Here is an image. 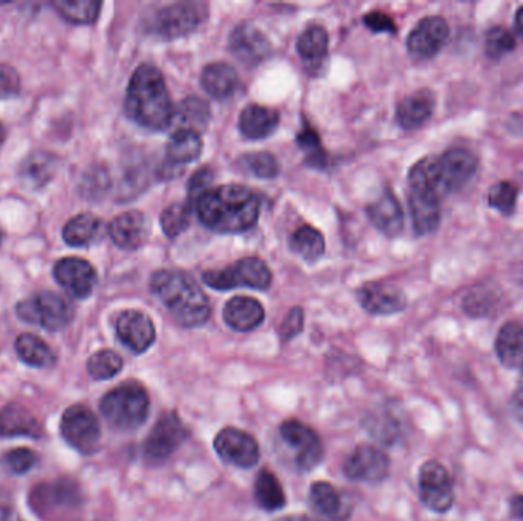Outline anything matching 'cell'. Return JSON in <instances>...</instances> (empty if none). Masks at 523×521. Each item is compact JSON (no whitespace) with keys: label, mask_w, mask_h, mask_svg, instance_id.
Returning <instances> with one entry per match:
<instances>
[{"label":"cell","mask_w":523,"mask_h":521,"mask_svg":"<svg viewBox=\"0 0 523 521\" xmlns=\"http://www.w3.org/2000/svg\"><path fill=\"white\" fill-rule=\"evenodd\" d=\"M109 234L123 250H138L149 234L146 217L140 211H126L111 222Z\"/></svg>","instance_id":"cell-23"},{"label":"cell","mask_w":523,"mask_h":521,"mask_svg":"<svg viewBox=\"0 0 523 521\" xmlns=\"http://www.w3.org/2000/svg\"><path fill=\"white\" fill-rule=\"evenodd\" d=\"M101 228L103 225L94 214H78L63 228V240L69 246H88L100 239Z\"/></svg>","instance_id":"cell-35"},{"label":"cell","mask_w":523,"mask_h":521,"mask_svg":"<svg viewBox=\"0 0 523 521\" xmlns=\"http://www.w3.org/2000/svg\"><path fill=\"white\" fill-rule=\"evenodd\" d=\"M329 37L325 28L320 25H311L300 34L297 40V52L303 63L308 66L309 72L316 71L322 66L328 56Z\"/></svg>","instance_id":"cell-30"},{"label":"cell","mask_w":523,"mask_h":521,"mask_svg":"<svg viewBox=\"0 0 523 521\" xmlns=\"http://www.w3.org/2000/svg\"><path fill=\"white\" fill-rule=\"evenodd\" d=\"M280 437L294 453V462L302 471L319 465L323 457V445L316 431L299 421H286L280 427Z\"/></svg>","instance_id":"cell-12"},{"label":"cell","mask_w":523,"mask_h":521,"mask_svg":"<svg viewBox=\"0 0 523 521\" xmlns=\"http://www.w3.org/2000/svg\"><path fill=\"white\" fill-rule=\"evenodd\" d=\"M389 457L380 448L361 445L346 459L343 471L355 482L378 483L389 474Z\"/></svg>","instance_id":"cell-15"},{"label":"cell","mask_w":523,"mask_h":521,"mask_svg":"<svg viewBox=\"0 0 523 521\" xmlns=\"http://www.w3.org/2000/svg\"><path fill=\"white\" fill-rule=\"evenodd\" d=\"M212 120V112L207 101L198 97L186 98L173 107L172 124L176 130H204Z\"/></svg>","instance_id":"cell-31"},{"label":"cell","mask_w":523,"mask_h":521,"mask_svg":"<svg viewBox=\"0 0 523 521\" xmlns=\"http://www.w3.org/2000/svg\"><path fill=\"white\" fill-rule=\"evenodd\" d=\"M16 352L23 363L37 369H48L57 361L56 353L51 347L33 334H22L16 340Z\"/></svg>","instance_id":"cell-34"},{"label":"cell","mask_w":523,"mask_h":521,"mask_svg":"<svg viewBox=\"0 0 523 521\" xmlns=\"http://www.w3.org/2000/svg\"><path fill=\"white\" fill-rule=\"evenodd\" d=\"M43 430L39 419L28 408L20 404H8L0 410V439L4 437L42 436Z\"/></svg>","instance_id":"cell-24"},{"label":"cell","mask_w":523,"mask_h":521,"mask_svg":"<svg viewBox=\"0 0 523 521\" xmlns=\"http://www.w3.org/2000/svg\"><path fill=\"white\" fill-rule=\"evenodd\" d=\"M5 138H7V130H5L4 124L0 123V146L4 144Z\"/></svg>","instance_id":"cell-58"},{"label":"cell","mask_w":523,"mask_h":521,"mask_svg":"<svg viewBox=\"0 0 523 521\" xmlns=\"http://www.w3.org/2000/svg\"><path fill=\"white\" fill-rule=\"evenodd\" d=\"M297 144L306 153L309 166L317 167V169H323L326 166L328 159H326L322 141H320L316 130L312 129L311 126H305L303 130L297 133Z\"/></svg>","instance_id":"cell-44"},{"label":"cell","mask_w":523,"mask_h":521,"mask_svg":"<svg viewBox=\"0 0 523 521\" xmlns=\"http://www.w3.org/2000/svg\"><path fill=\"white\" fill-rule=\"evenodd\" d=\"M279 123L280 115L276 109L250 104L242 111L239 129L248 140H264L277 129Z\"/></svg>","instance_id":"cell-27"},{"label":"cell","mask_w":523,"mask_h":521,"mask_svg":"<svg viewBox=\"0 0 523 521\" xmlns=\"http://www.w3.org/2000/svg\"><path fill=\"white\" fill-rule=\"evenodd\" d=\"M213 178H215V173H213L212 169H208V167L198 170V172L190 178L189 185H187L190 204H195V202L204 195L205 191L210 190Z\"/></svg>","instance_id":"cell-50"},{"label":"cell","mask_w":523,"mask_h":521,"mask_svg":"<svg viewBox=\"0 0 523 521\" xmlns=\"http://www.w3.org/2000/svg\"><path fill=\"white\" fill-rule=\"evenodd\" d=\"M364 25L368 26L372 33H397V26H395L394 20L390 19L387 14L381 13V11H372V13L364 16Z\"/></svg>","instance_id":"cell-52"},{"label":"cell","mask_w":523,"mask_h":521,"mask_svg":"<svg viewBox=\"0 0 523 521\" xmlns=\"http://www.w3.org/2000/svg\"><path fill=\"white\" fill-rule=\"evenodd\" d=\"M277 521H317L314 518L306 517V515H290V517L279 518Z\"/></svg>","instance_id":"cell-56"},{"label":"cell","mask_w":523,"mask_h":521,"mask_svg":"<svg viewBox=\"0 0 523 521\" xmlns=\"http://www.w3.org/2000/svg\"><path fill=\"white\" fill-rule=\"evenodd\" d=\"M516 26L517 31L523 36V7H520L516 13Z\"/></svg>","instance_id":"cell-57"},{"label":"cell","mask_w":523,"mask_h":521,"mask_svg":"<svg viewBox=\"0 0 523 521\" xmlns=\"http://www.w3.org/2000/svg\"><path fill=\"white\" fill-rule=\"evenodd\" d=\"M409 207L418 236L435 233L441 222V199L427 191L409 188Z\"/></svg>","instance_id":"cell-22"},{"label":"cell","mask_w":523,"mask_h":521,"mask_svg":"<svg viewBox=\"0 0 523 521\" xmlns=\"http://www.w3.org/2000/svg\"><path fill=\"white\" fill-rule=\"evenodd\" d=\"M436 97L430 89H420L401 100L397 107L398 124L404 130H418L432 118Z\"/></svg>","instance_id":"cell-21"},{"label":"cell","mask_w":523,"mask_h":521,"mask_svg":"<svg viewBox=\"0 0 523 521\" xmlns=\"http://www.w3.org/2000/svg\"><path fill=\"white\" fill-rule=\"evenodd\" d=\"M37 462H39V457L30 448H16V450L7 451L4 456L0 457V466L7 473L16 474V476L33 470Z\"/></svg>","instance_id":"cell-47"},{"label":"cell","mask_w":523,"mask_h":521,"mask_svg":"<svg viewBox=\"0 0 523 521\" xmlns=\"http://www.w3.org/2000/svg\"><path fill=\"white\" fill-rule=\"evenodd\" d=\"M59 285L75 298H88L97 286V272L88 260L65 257L54 266Z\"/></svg>","instance_id":"cell-16"},{"label":"cell","mask_w":523,"mask_h":521,"mask_svg":"<svg viewBox=\"0 0 523 521\" xmlns=\"http://www.w3.org/2000/svg\"><path fill=\"white\" fill-rule=\"evenodd\" d=\"M207 17L208 7L204 2H176L156 13L152 30L163 39H178L198 30Z\"/></svg>","instance_id":"cell-7"},{"label":"cell","mask_w":523,"mask_h":521,"mask_svg":"<svg viewBox=\"0 0 523 521\" xmlns=\"http://www.w3.org/2000/svg\"><path fill=\"white\" fill-rule=\"evenodd\" d=\"M215 450L224 462L238 468H253L259 462L260 451L256 439L247 431L228 427L215 437Z\"/></svg>","instance_id":"cell-13"},{"label":"cell","mask_w":523,"mask_h":521,"mask_svg":"<svg viewBox=\"0 0 523 521\" xmlns=\"http://www.w3.org/2000/svg\"><path fill=\"white\" fill-rule=\"evenodd\" d=\"M195 205L199 221L215 233H244L253 228L259 219V198L244 185L210 188Z\"/></svg>","instance_id":"cell-1"},{"label":"cell","mask_w":523,"mask_h":521,"mask_svg":"<svg viewBox=\"0 0 523 521\" xmlns=\"http://www.w3.org/2000/svg\"><path fill=\"white\" fill-rule=\"evenodd\" d=\"M123 370V358L114 350L104 349L88 360V373L97 381L114 378Z\"/></svg>","instance_id":"cell-41"},{"label":"cell","mask_w":523,"mask_h":521,"mask_svg":"<svg viewBox=\"0 0 523 521\" xmlns=\"http://www.w3.org/2000/svg\"><path fill=\"white\" fill-rule=\"evenodd\" d=\"M187 430L175 411H167L153 425L143 445L144 457L150 462L169 459L186 441Z\"/></svg>","instance_id":"cell-11"},{"label":"cell","mask_w":523,"mask_h":521,"mask_svg":"<svg viewBox=\"0 0 523 521\" xmlns=\"http://www.w3.org/2000/svg\"><path fill=\"white\" fill-rule=\"evenodd\" d=\"M224 320L234 331L251 332L264 323L265 309L256 298L241 295L225 305Z\"/></svg>","instance_id":"cell-25"},{"label":"cell","mask_w":523,"mask_h":521,"mask_svg":"<svg viewBox=\"0 0 523 521\" xmlns=\"http://www.w3.org/2000/svg\"><path fill=\"white\" fill-rule=\"evenodd\" d=\"M309 502L317 514L331 521H346L352 512L348 497L328 482H317L311 486Z\"/></svg>","instance_id":"cell-20"},{"label":"cell","mask_w":523,"mask_h":521,"mask_svg":"<svg viewBox=\"0 0 523 521\" xmlns=\"http://www.w3.org/2000/svg\"><path fill=\"white\" fill-rule=\"evenodd\" d=\"M20 320L49 332L65 329L74 317V308L63 295L56 292H39L20 301L16 308Z\"/></svg>","instance_id":"cell-5"},{"label":"cell","mask_w":523,"mask_h":521,"mask_svg":"<svg viewBox=\"0 0 523 521\" xmlns=\"http://www.w3.org/2000/svg\"><path fill=\"white\" fill-rule=\"evenodd\" d=\"M420 499L430 511L444 514L452 509L455 503L452 479L442 463L429 460L421 466L418 476Z\"/></svg>","instance_id":"cell-10"},{"label":"cell","mask_w":523,"mask_h":521,"mask_svg":"<svg viewBox=\"0 0 523 521\" xmlns=\"http://www.w3.org/2000/svg\"><path fill=\"white\" fill-rule=\"evenodd\" d=\"M201 83L210 97L225 100L238 91L239 75L236 69L227 63H212L202 71Z\"/></svg>","instance_id":"cell-28"},{"label":"cell","mask_w":523,"mask_h":521,"mask_svg":"<svg viewBox=\"0 0 523 521\" xmlns=\"http://www.w3.org/2000/svg\"><path fill=\"white\" fill-rule=\"evenodd\" d=\"M368 214L372 224L387 236H397L403 230V208L390 190L383 191V195L368 208Z\"/></svg>","instance_id":"cell-26"},{"label":"cell","mask_w":523,"mask_h":521,"mask_svg":"<svg viewBox=\"0 0 523 521\" xmlns=\"http://www.w3.org/2000/svg\"><path fill=\"white\" fill-rule=\"evenodd\" d=\"M0 521H17L10 492L0 488Z\"/></svg>","instance_id":"cell-53"},{"label":"cell","mask_w":523,"mask_h":521,"mask_svg":"<svg viewBox=\"0 0 523 521\" xmlns=\"http://www.w3.org/2000/svg\"><path fill=\"white\" fill-rule=\"evenodd\" d=\"M201 135L193 130H176L167 144V161L170 167L186 166L190 162H195L202 155Z\"/></svg>","instance_id":"cell-32"},{"label":"cell","mask_w":523,"mask_h":521,"mask_svg":"<svg viewBox=\"0 0 523 521\" xmlns=\"http://www.w3.org/2000/svg\"><path fill=\"white\" fill-rule=\"evenodd\" d=\"M230 48L234 57L248 66L265 62L273 52L270 40L253 23H241L234 28L230 36Z\"/></svg>","instance_id":"cell-17"},{"label":"cell","mask_w":523,"mask_h":521,"mask_svg":"<svg viewBox=\"0 0 523 521\" xmlns=\"http://www.w3.org/2000/svg\"><path fill=\"white\" fill-rule=\"evenodd\" d=\"M202 280L205 285L218 289V291H230L234 288H253L264 291V289L270 288L273 276L264 260L257 259V257H245L222 271L204 272Z\"/></svg>","instance_id":"cell-6"},{"label":"cell","mask_w":523,"mask_h":521,"mask_svg":"<svg viewBox=\"0 0 523 521\" xmlns=\"http://www.w3.org/2000/svg\"><path fill=\"white\" fill-rule=\"evenodd\" d=\"M478 170V159L467 149H450L433 158V173L442 196L461 190Z\"/></svg>","instance_id":"cell-9"},{"label":"cell","mask_w":523,"mask_h":521,"mask_svg":"<svg viewBox=\"0 0 523 521\" xmlns=\"http://www.w3.org/2000/svg\"><path fill=\"white\" fill-rule=\"evenodd\" d=\"M496 305V294L488 286H475L462 300V309L470 317H485Z\"/></svg>","instance_id":"cell-43"},{"label":"cell","mask_w":523,"mask_h":521,"mask_svg":"<svg viewBox=\"0 0 523 521\" xmlns=\"http://www.w3.org/2000/svg\"><path fill=\"white\" fill-rule=\"evenodd\" d=\"M150 289L182 327L202 326L212 314L207 295L187 272L173 269L155 272Z\"/></svg>","instance_id":"cell-3"},{"label":"cell","mask_w":523,"mask_h":521,"mask_svg":"<svg viewBox=\"0 0 523 521\" xmlns=\"http://www.w3.org/2000/svg\"><path fill=\"white\" fill-rule=\"evenodd\" d=\"M303 324H305V314H303L302 308L296 306L283 320L282 326H280V337L283 341L293 340L303 331Z\"/></svg>","instance_id":"cell-51"},{"label":"cell","mask_w":523,"mask_h":521,"mask_svg":"<svg viewBox=\"0 0 523 521\" xmlns=\"http://www.w3.org/2000/svg\"><path fill=\"white\" fill-rule=\"evenodd\" d=\"M517 196H519V188L511 182H498L493 185L488 191V205L499 213L510 216L514 213L516 208Z\"/></svg>","instance_id":"cell-45"},{"label":"cell","mask_w":523,"mask_h":521,"mask_svg":"<svg viewBox=\"0 0 523 521\" xmlns=\"http://www.w3.org/2000/svg\"><path fill=\"white\" fill-rule=\"evenodd\" d=\"M257 505L265 511H279L285 506L286 497L279 480L270 471H262L254 483Z\"/></svg>","instance_id":"cell-36"},{"label":"cell","mask_w":523,"mask_h":521,"mask_svg":"<svg viewBox=\"0 0 523 521\" xmlns=\"http://www.w3.org/2000/svg\"><path fill=\"white\" fill-rule=\"evenodd\" d=\"M126 114L144 129H169L173 104L163 74L156 66L144 63L130 78L126 94Z\"/></svg>","instance_id":"cell-2"},{"label":"cell","mask_w":523,"mask_h":521,"mask_svg":"<svg viewBox=\"0 0 523 521\" xmlns=\"http://www.w3.org/2000/svg\"><path fill=\"white\" fill-rule=\"evenodd\" d=\"M510 512L517 521H523V496H514L511 499Z\"/></svg>","instance_id":"cell-55"},{"label":"cell","mask_w":523,"mask_h":521,"mask_svg":"<svg viewBox=\"0 0 523 521\" xmlns=\"http://www.w3.org/2000/svg\"><path fill=\"white\" fill-rule=\"evenodd\" d=\"M449 23L439 16H429L413 28L407 39V49L412 59L430 60L441 51L449 39Z\"/></svg>","instance_id":"cell-14"},{"label":"cell","mask_w":523,"mask_h":521,"mask_svg":"<svg viewBox=\"0 0 523 521\" xmlns=\"http://www.w3.org/2000/svg\"><path fill=\"white\" fill-rule=\"evenodd\" d=\"M63 439L78 453L94 454L100 447L101 428L97 416L85 405H72L60 422Z\"/></svg>","instance_id":"cell-8"},{"label":"cell","mask_w":523,"mask_h":521,"mask_svg":"<svg viewBox=\"0 0 523 521\" xmlns=\"http://www.w3.org/2000/svg\"><path fill=\"white\" fill-rule=\"evenodd\" d=\"M117 335L127 349L134 353H143L155 343L156 331L149 315L132 309L118 317Z\"/></svg>","instance_id":"cell-19"},{"label":"cell","mask_w":523,"mask_h":521,"mask_svg":"<svg viewBox=\"0 0 523 521\" xmlns=\"http://www.w3.org/2000/svg\"><path fill=\"white\" fill-rule=\"evenodd\" d=\"M511 405H513L514 416L523 424V372L520 375L519 382H517L516 390H514Z\"/></svg>","instance_id":"cell-54"},{"label":"cell","mask_w":523,"mask_h":521,"mask_svg":"<svg viewBox=\"0 0 523 521\" xmlns=\"http://www.w3.org/2000/svg\"><path fill=\"white\" fill-rule=\"evenodd\" d=\"M291 248L308 262H316L325 253V239L322 233L309 225H303L291 236Z\"/></svg>","instance_id":"cell-38"},{"label":"cell","mask_w":523,"mask_h":521,"mask_svg":"<svg viewBox=\"0 0 523 521\" xmlns=\"http://www.w3.org/2000/svg\"><path fill=\"white\" fill-rule=\"evenodd\" d=\"M496 355L508 369L523 367V324L508 321L496 338Z\"/></svg>","instance_id":"cell-29"},{"label":"cell","mask_w":523,"mask_h":521,"mask_svg":"<svg viewBox=\"0 0 523 521\" xmlns=\"http://www.w3.org/2000/svg\"><path fill=\"white\" fill-rule=\"evenodd\" d=\"M59 169V158L49 152H34L22 162L20 178L31 188H42L54 178Z\"/></svg>","instance_id":"cell-33"},{"label":"cell","mask_w":523,"mask_h":521,"mask_svg":"<svg viewBox=\"0 0 523 521\" xmlns=\"http://www.w3.org/2000/svg\"><path fill=\"white\" fill-rule=\"evenodd\" d=\"M242 172L259 179H273L279 175V162L270 153H247L238 159Z\"/></svg>","instance_id":"cell-40"},{"label":"cell","mask_w":523,"mask_h":521,"mask_svg":"<svg viewBox=\"0 0 523 521\" xmlns=\"http://www.w3.org/2000/svg\"><path fill=\"white\" fill-rule=\"evenodd\" d=\"M100 410L111 427L120 431L137 430L149 416V395L140 382H123L104 395Z\"/></svg>","instance_id":"cell-4"},{"label":"cell","mask_w":523,"mask_h":521,"mask_svg":"<svg viewBox=\"0 0 523 521\" xmlns=\"http://www.w3.org/2000/svg\"><path fill=\"white\" fill-rule=\"evenodd\" d=\"M52 7L57 13L71 23L77 25H89L98 19L101 10V2L97 0H56Z\"/></svg>","instance_id":"cell-37"},{"label":"cell","mask_w":523,"mask_h":521,"mask_svg":"<svg viewBox=\"0 0 523 521\" xmlns=\"http://www.w3.org/2000/svg\"><path fill=\"white\" fill-rule=\"evenodd\" d=\"M516 48V39L504 26H493L485 37V52L493 60L502 59Z\"/></svg>","instance_id":"cell-46"},{"label":"cell","mask_w":523,"mask_h":521,"mask_svg":"<svg viewBox=\"0 0 523 521\" xmlns=\"http://www.w3.org/2000/svg\"><path fill=\"white\" fill-rule=\"evenodd\" d=\"M357 297L360 305L372 315L398 314L407 306L404 292L389 283H368L361 286Z\"/></svg>","instance_id":"cell-18"},{"label":"cell","mask_w":523,"mask_h":521,"mask_svg":"<svg viewBox=\"0 0 523 521\" xmlns=\"http://www.w3.org/2000/svg\"><path fill=\"white\" fill-rule=\"evenodd\" d=\"M190 208V202H178L161 213V228L167 237L175 239L187 230L190 224Z\"/></svg>","instance_id":"cell-42"},{"label":"cell","mask_w":523,"mask_h":521,"mask_svg":"<svg viewBox=\"0 0 523 521\" xmlns=\"http://www.w3.org/2000/svg\"><path fill=\"white\" fill-rule=\"evenodd\" d=\"M20 77L16 69L0 65V100L16 97L20 92Z\"/></svg>","instance_id":"cell-49"},{"label":"cell","mask_w":523,"mask_h":521,"mask_svg":"<svg viewBox=\"0 0 523 521\" xmlns=\"http://www.w3.org/2000/svg\"><path fill=\"white\" fill-rule=\"evenodd\" d=\"M109 187V176L106 170H89L83 176L82 191L86 198L98 199L106 193Z\"/></svg>","instance_id":"cell-48"},{"label":"cell","mask_w":523,"mask_h":521,"mask_svg":"<svg viewBox=\"0 0 523 521\" xmlns=\"http://www.w3.org/2000/svg\"><path fill=\"white\" fill-rule=\"evenodd\" d=\"M36 492L37 506H42L48 500H54L60 506H74L82 500L77 483L71 480H57L52 485L42 486Z\"/></svg>","instance_id":"cell-39"}]
</instances>
